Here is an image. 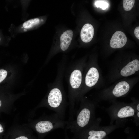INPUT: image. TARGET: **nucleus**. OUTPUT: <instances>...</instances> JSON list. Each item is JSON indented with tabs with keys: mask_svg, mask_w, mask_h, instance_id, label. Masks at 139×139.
<instances>
[{
	"mask_svg": "<svg viewBox=\"0 0 139 139\" xmlns=\"http://www.w3.org/2000/svg\"><path fill=\"white\" fill-rule=\"evenodd\" d=\"M95 107L91 103H82L77 111L75 119L67 121L66 129H69L75 135L92 125L98 120L95 118Z\"/></svg>",
	"mask_w": 139,
	"mask_h": 139,
	"instance_id": "obj_1",
	"label": "nucleus"
},
{
	"mask_svg": "<svg viewBox=\"0 0 139 139\" xmlns=\"http://www.w3.org/2000/svg\"><path fill=\"white\" fill-rule=\"evenodd\" d=\"M47 102L49 107L61 119L64 120L67 106L63 100L62 92L59 89L54 88L51 90L48 96Z\"/></svg>",
	"mask_w": 139,
	"mask_h": 139,
	"instance_id": "obj_2",
	"label": "nucleus"
},
{
	"mask_svg": "<svg viewBox=\"0 0 139 139\" xmlns=\"http://www.w3.org/2000/svg\"><path fill=\"white\" fill-rule=\"evenodd\" d=\"M67 123V121L61 119L55 113L49 120L38 122L36 125L35 128L38 133L44 134L57 129H64Z\"/></svg>",
	"mask_w": 139,
	"mask_h": 139,
	"instance_id": "obj_3",
	"label": "nucleus"
},
{
	"mask_svg": "<svg viewBox=\"0 0 139 139\" xmlns=\"http://www.w3.org/2000/svg\"><path fill=\"white\" fill-rule=\"evenodd\" d=\"M108 111L111 119L117 121L128 117H134L137 112L135 107L130 105L111 106Z\"/></svg>",
	"mask_w": 139,
	"mask_h": 139,
	"instance_id": "obj_4",
	"label": "nucleus"
},
{
	"mask_svg": "<svg viewBox=\"0 0 139 139\" xmlns=\"http://www.w3.org/2000/svg\"><path fill=\"white\" fill-rule=\"evenodd\" d=\"M127 37L122 32L117 31L112 35L110 42V47L113 48H119L123 47L126 44Z\"/></svg>",
	"mask_w": 139,
	"mask_h": 139,
	"instance_id": "obj_5",
	"label": "nucleus"
},
{
	"mask_svg": "<svg viewBox=\"0 0 139 139\" xmlns=\"http://www.w3.org/2000/svg\"><path fill=\"white\" fill-rule=\"evenodd\" d=\"M94 33V28L91 24L87 23L82 27L80 32L82 41L85 43L90 42L92 39Z\"/></svg>",
	"mask_w": 139,
	"mask_h": 139,
	"instance_id": "obj_6",
	"label": "nucleus"
},
{
	"mask_svg": "<svg viewBox=\"0 0 139 139\" xmlns=\"http://www.w3.org/2000/svg\"><path fill=\"white\" fill-rule=\"evenodd\" d=\"M139 70V61L137 59L128 63L121 70L120 73L122 76L127 77L134 74Z\"/></svg>",
	"mask_w": 139,
	"mask_h": 139,
	"instance_id": "obj_7",
	"label": "nucleus"
},
{
	"mask_svg": "<svg viewBox=\"0 0 139 139\" xmlns=\"http://www.w3.org/2000/svg\"><path fill=\"white\" fill-rule=\"evenodd\" d=\"M99 76L97 70L95 67L91 68L88 72L85 77V83L86 85L90 87L94 86L97 82Z\"/></svg>",
	"mask_w": 139,
	"mask_h": 139,
	"instance_id": "obj_8",
	"label": "nucleus"
},
{
	"mask_svg": "<svg viewBox=\"0 0 139 139\" xmlns=\"http://www.w3.org/2000/svg\"><path fill=\"white\" fill-rule=\"evenodd\" d=\"M130 89V85L126 82L121 81L117 83L114 88L112 91L113 95L118 97L126 94Z\"/></svg>",
	"mask_w": 139,
	"mask_h": 139,
	"instance_id": "obj_9",
	"label": "nucleus"
},
{
	"mask_svg": "<svg viewBox=\"0 0 139 139\" xmlns=\"http://www.w3.org/2000/svg\"><path fill=\"white\" fill-rule=\"evenodd\" d=\"M73 36L72 30H68L64 32L60 38V47L63 51L66 50L69 47Z\"/></svg>",
	"mask_w": 139,
	"mask_h": 139,
	"instance_id": "obj_10",
	"label": "nucleus"
},
{
	"mask_svg": "<svg viewBox=\"0 0 139 139\" xmlns=\"http://www.w3.org/2000/svg\"><path fill=\"white\" fill-rule=\"evenodd\" d=\"M81 71L75 70L72 73L70 78V83L71 87L74 89L79 88L81 84L82 76Z\"/></svg>",
	"mask_w": 139,
	"mask_h": 139,
	"instance_id": "obj_11",
	"label": "nucleus"
},
{
	"mask_svg": "<svg viewBox=\"0 0 139 139\" xmlns=\"http://www.w3.org/2000/svg\"><path fill=\"white\" fill-rule=\"evenodd\" d=\"M39 19L37 18L28 20L25 22L23 24V27L25 29L30 28L38 24Z\"/></svg>",
	"mask_w": 139,
	"mask_h": 139,
	"instance_id": "obj_12",
	"label": "nucleus"
},
{
	"mask_svg": "<svg viewBox=\"0 0 139 139\" xmlns=\"http://www.w3.org/2000/svg\"><path fill=\"white\" fill-rule=\"evenodd\" d=\"M123 5L124 9L126 11L130 10L134 6V0H123Z\"/></svg>",
	"mask_w": 139,
	"mask_h": 139,
	"instance_id": "obj_13",
	"label": "nucleus"
},
{
	"mask_svg": "<svg viewBox=\"0 0 139 139\" xmlns=\"http://www.w3.org/2000/svg\"><path fill=\"white\" fill-rule=\"evenodd\" d=\"M95 4L97 7H100L103 10L106 9L109 6L107 1L106 0H97L95 2Z\"/></svg>",
	"mask_w": 139,
	"mask_h": 139,
	"instance_id": "obj_14",
	"label": "nucleus"
},
{
	"mask_svg": "<svg viewBox=\"0 0 139 139\" xmlns=\"http://www.w3.org/2000/svg\"><path fill=\"white\" fill-rule=\"evenodd\" d=\"M7 74V71L4 69H0V83L6 77Z\"/></svg>",
	"mask_w": 139,
	"mask_h": 139,
	"instance_id": "obj_15",
	"label": "nucleus"
},
{
	"mask_svg": "<svg viewBox=\"0 0 139 139\" xmlns=\"http://www.w3.org/2000/svg\"><path fill=\"white\" fill-rule=\"evenodd\" d=\"M139 27L138 26L136 27L134 29V33L136 37L138 39H139Z\"/></svg>",
	"mask_w": 139,
	"mask_h": 139,
	"instance_id": "obj_16",
	"label": "nucleus"
},
{
	"mask_svg": "<svg viewBox=\"0 0 139 139\" xmlns=\"http://www.w3.org/2000/svg\"><path fill=\"white\" fill-rule=\"evenodd\" d=\"M15 139H28L26 137L24 136L19 137Z\"/></svg>",
	"mask_w": 139,
	"mask_h": 139,
	"instance_id": "obj_17",
	"label": "nucleus"
},
{
	"mask_svg": "<svg viewBox=\"0 0 139 139\" xmlns=\"http://www.w3.org/2000/svg\"><path fill=\"white\" fill-rule=\"evenodd\" d=\"M3 128L2 127L1 125L0 124V133L2 132L3 131Z\"/></svg>",
	"mask_w": 139,
	"mask_h": 139,
	"instance_id": "obj_18",
	"label": "nucleus"
},
{
	"mask_svg": "<svg viewBox=\"0 0 139 139\" xmlns=\"http://www.w3.org/2000/svg\"><path fill=\"white\" fill-rule=\"evenodd\" d=\"M1 105V100H0V107Z\"/></svg>",
	"mask_w": 139,
	"mask_h": 139,
	"instance_id": "obj_19",
	"label": "nucleus"
},
{
	"mask_svg": "<svg viewBox=\"0 0 139 139\" xmlns=\"http://www.w3.org/2000/svg\"><path fill=\"white\" fill-rule=\"evenodd\" d=\"M0 40H1V38L0 37Z\"/></svg>",
	"mask_w": 139,
	"mask_h": 139,
	"instance_id": "obj_20",
	"label": "nucleus"
}]
</instances>
